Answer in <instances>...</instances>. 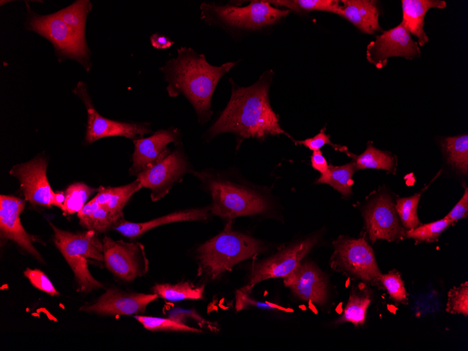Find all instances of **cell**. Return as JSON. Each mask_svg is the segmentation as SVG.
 <instances>
[{
	"label": "cell",
	"mask_w": 468,
	"mask_h": 351,
	"mask_svg": "<svg viewBox=\"0 0 468 351\" xmlns=\"http://www.w3.org/2000/svg\"><path fill=\"white\" fill-rule=\"evenodd\" d=\"M266 71L254 85H236L232 79L230 99L219 118L208 130L210 137L233 132L242 139H263L269 135L286 134L268 99L272 74Z\"/></svg>",
	"instance_id": "1"
},
{
	"label": "cell",
	"mask_w": 468,
	"mask_h": 351,
	"mask_svg": "<svg viewBox=\"0 0 468 351\" xmlns=\"http://www.w3.org/2000/svg\"><path fill=\"white\" fill-rule=\"evenodd\" d=\"M226 62L219 67L209 64L203 54L188 47L177 50V56L167 61L160 70L167 82L170 97L184 95L193 105L200 123L207 122L212 111L211 99L220 78L234 67Z\"/></svg>",
	"instance_id": "2"
},
{
	"label": "cell",
	"mask_w": 468,
	"mask_h": 351,
	"mask_svg": "<svg viewBox=\"0 0 468 351\" xmlns=\"http://www.w3.org/2000/svg\"><path fill=\"white\" fill-rule=\"evenodd\" d=\"M231 221L223 231L198 248V275L217 279L237 263L254 258L264 250L259 240L233 230Z\"/></svg>",
	"instance_id": "3"
},
{
	"label": "cell",
	"mask_w": 468,
	"mask_h": 351,
	"mask_svg": "<svg viewBox=\"0 0 468 351\" xmlns=\"http://www.w3.org/2000/svg\"><path fill=\"white\" fill-rule=\"evenodd\" d=\"M50 225L54 232V244L72 270L78 290L90 292L103 288L88 268V259L104 261L103 243L97 232L88 230L72 233L60 229L52 223Z\"/></svg>",
	"instance_id": "4"
},
{
	"label": "cell",
	"mask_w": 468,
	"mask_h": 351,
	"mask_svg": "<svg viewBox=\"0 0 468 351\" xmlns=\"http://www.w3.org/2000/svg\"><path fill=\"white\" fill-rule=\"evenodd\" d=\"M212 204V214L222 219L252 216L267 210L268 203L257 193L221 179H208Z\"/></svg>",
	"instance_id": "5"
},
{
	"label": "cell",
	"mask_w": 468,
	"mask_h": 351,
	"mask_svg": "<svg viewBox=\"0 0 468 351\" xmlns=\"http://www.w3.org/2000/svg\"><path fill=\"white\" fill-rule=\"evenodd\" d=\"M27 28L48 39L60 57L75 59L88 68L89 49L85 36L68 26L56 13L39 15L31 12Z\"/></svg>",
	"instance_id": "6"
},
{
	"label": "cell",
	"mask_w": 468,
	"mask_h": 351,
	"mask_svg": "<svg viewBox=\"0 0 468 351\" xmlns=\"http://www.w3.org/2000/svg\"><path fill=\"white\" fill-rule=\"evenodd\" d=\"M202 16L212 15L225 25L255 30L275 23L289 13L288 10L273 7L268 1H251L243 7L202 4Z\"/></svg>",
	"instance_id": "7"
},
{
	"label": "cell",
	"mask_w": 468,
	"mask_h": 351,
	"mask_svg": "<svg viewBox=\"0 0 468 351\" xmlns=\"http://www.w3.org/2000/svg\"><path fill=\"white\" fill-rule=\"evenodd\" d=\"M331 266L364 282H377L381 274L373 251L364 238H340L333 242Z\"/></svg>",
	"instance_id": "8"
},
{
	"label": "cell",
	"mask_w": 468,
	"mask_h": 351,
	"mask_svg": "<svg viewBox=\"0 0 468 351\" xmlns=\"http://www.w3.org/2000/svg\"><path fill=\"white\" fill-rule=\"evenodd\" d=\"M106 268L124 282L134 281L149 270V260L144 247L139 242L114 240L105 236L102 240Z\"/></svg>",
	"instance_id": "9"
},
{
	"label": "cell",
	"mask_w": 468,
	"mask_h": 351,
	"mask_svg": "<svg viewBox=\"0 0 468 351\" xmlns=\"http://www.w3.org/2000/svg\"><path fill=\"white\" fill-rule=\"evenodd\" d=\"M74 92L84 102L87 109L85 142L90 144L104 137L116 136L135 139L151 132L149 123H124L101 116L93 107L84 83L79 82Z\"/></svg>",
	"instance_id": "10"
},
{
	"label": "cell",
	"mask_w": 468,
	"mask_h": 351,
	"mask_svg": "<svg viewBox=\"0 0 468 351\" xmlns=\"http://www.w3.org/2000/svg\"><path fill=\"white\" fill-rule=\"evenodd\" d=\"M315 242V238L306 239L282 250L269 259L254 263L248 284L240 291L249 294L253 287L261 281L287 277L298 267L303 258Z\"/></svg>",
	"instance_id": "11"
},
{
	"label": "cell",
	"mask_w": 468,
	"mask_h": 351,
	"mask_svg": "<svg viewBox=\"0 0 468 351\" xmlns=\"http://www.w3.org/2000/svg\"><path fill=\"white\" fill-rule=\"evenodd\" d=\"M48 161L41 156L32 160L15 165L9 171L18 179L25 200L34 205L50 207L54 205L55 193L46 175Z\"/></svg>",
	"instance_id": "12"
},
{
	"label": "cell",
	"mask_w": 468,
	"mask_h": 351,
	"mask_svg": "<svg viewBox=\"0 0 468 351\" xmlns=\"http://www.w3.org/2000/svg\"><path fill=\"white\" fill-rule=\"evenodd\" d=\"M190 165L184 153L177 149L152 167L139 172L137 179L142 187L151 190L152 201L163 198L186 173Z\"/></svg>",
	"instance_id": "13"
},
{
	"label": "cell",
	"mask_w": 468,
	"mask_h": 351,
	"mask_svg": "<svg viewBox=\"0 0 468 351\" xmlns=\"http://www.w3.org/2000/svg\"><path fill=\"white\" fill-rule=\"evenodd\" d=\"M420 50L411 34L401 22L398 26L383 32L367 46V60L378 69H382L390 57L413 59L419 56Z\"/></svg>",
	"instance_id": "14"
},
{
	"label": "cell",
	"mask_w": 468,
	"mask_h": 351,
	"mask_svg": "<svg viewBox=\"0 0 468 351\" xmlns=\"http://www.w3.org/2000/svg\"><path fill=\"white\" fill-rule=\"evenodd\" d=\"M158 298L154 293H128L111 288L92 303L82 305L80 310L111 317L141 315L145 312L147 305Z\"/></svg>",
	"instance_id": "15"
},
{
	"label": "cell",
	"mask_w": 468,
	"mask_h": 351,
	"mask_svg": "<svg viewBox=\"0 0 468 351\" xmlns=\"http://www.w3.org/2000/svg\"><path fill=\"white\" fill-rule=\"evenodd\" d=\"M25 208L23 200L13 195L0 196V231L3 238L16 243L21 249L39 261L43 260L34 245L36 237L29 235L23 228L20 214Z\"/></svg>",
	"instance_id": "16"
},
{
	"label": "cell",
	"mask_w": 468,
	"mask_h": 351,
	"mask_svg": "<svg viewBox=\"0 0 468 351\" xmlns=\"http://www.w3.org/2000/svg\"><path fill=\"white\" fill-rule=\"evenodd\" d=\"M364 216L372 242L378 239L393 241L404 233L395 205L387 195H380L373 200L365 209Z\"/></svg>",
	"instance_id": "17"
},
{
	"label": "cell",
	"mask_w": 468,
	"mask_h": 351,
	"mask_svg": "<svg viewBox=\"0 0 468 351\" xmlns=\"http://www.w3.org/2000/svg\"><path fill=\"white\" fill-rule=\"evenodd\" d=\"M179 139V131L171 128L158 130L150 137L134 140L135 150L130 174L137 175L160 163L170 153L167 145L172 142L178 143Z\"/></svg>",
	"instance_id": "18"
},
{
	"label": "cell",
	"mask_w": 468,
	"mask_h": 351,
	"mask_svg": "<svg viewBox=\"0 0 468 351\" xmlns=\"http://www.w3.org/2000/svg\"><path fill=\"white\" fill-rule=\"evenodd\" d=\"M284 284L299 298L322 305L327 296L326 282L320 270L311 263L300 264Z\"/></svg>",
	"instance_id": "19"
},
{
	"label": "cell",
	"mask_w": 468,
	"mask_h": 351,
	"mask_svg": "<svg viewBox=\"0 0 468 351\" xmlns=\"http://www.w3.org/2000/svg\"><path fill=\"white\" fill-rule=\"evenodd\" d=\"M209 207L187 209L177 211L148 221L139 223L122 219L113 230H117L123 236L129 238H137L148 230L164 224L205 220L209 216Z\"/></svg>",
	"instance_id": "20"
},
{
	"label": "cell",
	"mask_w": 468,
	"mask_h": 351,
	"mask_svg": "<svg viewBox=\"0 0 468 351\" xmlns=\"http://www.w3.org/2000/svg\"><path fill=\"white\" fill-rule=\"evenodd\" d=\"M402 25L406 30L418 39L420 46H424L429 40L423 27L425 16L430 8H444L446 3L439 0H403Z\"/></svg>",
	"instance_id": "21"
},
{
	"label": "cell",
	"mask_w": 468,
	"mask_h": 351,
	"mask_svg": "<svg viewBox=\"0 0 468 351\" xmlns=\"http://www.w3.org/2000/svg\"><path fill=\"white\" fill-rule=\"evenodd\" d=\"M340 15L353 24L364 33L373 34L381 31L378 22L379 12L376 1H340Z\"/></svg>",
	"instance_id": "22"
},
{
	"label": "cell",
	"mask_w": 468,
	"mask_h": 351,
	"mask_svg": "<svg viewBox=\"0 0 468 351\" xmlns=\"http://www.w3.org/2000/svg\"><path fill=\"white\" fill-rule=\"evenodd\" d=\"M142 188L141 183L135 181L118 187L99 186L94 198L112 212L123 216V209L133 194Z\"/></svg>",
	"instance_id": "23"
},
{
	"label": "cell",
	"mask_w": 468,
	"mask_h": 351,
	"mask_svg": "<svg viewBox=\"0 0 468 351\" xmlns=\"http://www.w3.org/2000/svg\"><path fill=\"white\" fill-rule=\"evenodd\" d=\"M153 291L168 301L183 300H197L202 298L204 286L197 287L189 282H179L175 284H156Z\"/></svg>",
	"instance_id": "24"
},
{
	"label": "cell",
	"mask_w": 468,
	"mask_h": 351,
	"mask_svg": "<svg viewBox=\"0 0 468 351\" xmlns=\"http://www.w3.org/2000/svg\"><path fill=\"white\" fill-rule=\"evenodd\" d=\"M371 301L370 293L367 290L353 291L337 323L351 322L355 326L363 324Z\"/></svg>",
	"instance_id": "25"
},
{
	"label": "cell",
	"mask_w": 468,
	"mask_h": 351,
	"mask_svg": "<svg viewBox=\"0 0 468 351\" xmlns=\"http://www.w3.org/2000/svg\"><path fill=\"white\" fill-rule=\"evenodd\" d=\"M355 170L354 162L340 166L329 165L328 174L321 176L316 183L329 184L342 195L347 196L352 192V176Z\"/></svg>",
	"instance_id": "26"
},
{
	"label": "cell",
	"mask_w": 468,
	"mask_h": 351,
	"mask_svg": "<svg viewBox=\"0 0 468 351\" xmlns=\"http://www.w3.org/2000/svg\"><path fill=\"white\" fill-rule=\"evenodd\" d=\"M448 161L462 174L468 172V135L448 137L442 142Z\"/></svg>",
	"instance_id": "27"
},
{
	"label": "cell",
	"mask_w": 468,
	"mask_h": 351,
	"mask_svg": "<svg viewBox=\"0 0 468 351\" xmlns=\"http://www.w3.org/2000/svg\"><path fill=\"white\" fill-rule=\"evenodd\" d=\"M347 154L354 159L356 170L372 168L391 171L394 165L393 158L390 153L371 145L359 156L351 153Z\"/></svg>",
	"instance_id": "28"
},
{
	"label": "cell",
	"mask_w": 468,
	"mask_h": 351,
	"mask_svg": "<svg viewBox=\"0 0 468 351\" xmlns=\"http://www.w3.org/2000/svg\"><path fill=\"white\" fill-rule=\"evenodd\" d=\"M268 1L274 4L275 7H285L298 12L320 11L340 15L341 11L340 1L337 0H274Z\"/></svg>",
	"instance_id": "29"
},
{
	"label": "cell",
	"mask_w": 468,
	"mask_h": 351,
	"mask_svg": "<svg viewBox=\"0 0 468 351\" xmlns=\"http://www.w3.org/2000/svg\"><path fill=\"white\" fill-rule=\"evenodd\" d=\"M91 7L89 1L79 0L56 13L68 26L85 36V20Z\"/></svg>",
	"instance_id": "30"
},
{
	"label": "cell",
	"mask_w": 468,
	"mask_h": 351,
	"mask_svg": "<svg viewBox=\"0 0 468 351\" xmlns=\"http://www.w3.org/2000/svg\"><path fill=\"white\" fill-rule=\"evenodd\" d=\"M122 219L123 216L112 212L103 205H99L89 216L79 221L81 225L88 230L104 233L113 230Z\"/></svg>",
	"instance_id": "31"
},
{
	"label": "cell",
	"mask_w": 468,
	"mask_h": 351,
	"mask_svg": "<svg viewBox=\"0 0 468 351\" xmlns=\"http://www.w3.org/2000/svg\"><path fill=\"white\" fill-rule=\"evenodd\" d=\"M97 191L83 183H74L64 191L65 199L62 210L65 214L78 213L85 205L88 198Z\"/></svg>",
	"instance_id": "32"
},
{
	"label": "cell",
	"mask_w": 468,
	"mask_h": 351,
	"mask_svg": "<svg viewBox=\"0 0 468 351\" xmlns=\"http://www.w3.org/2000/svg\"><path fill=\"white\" fill-rule=\"evenodd\" d=\"M135 318L141 323L146 329L151 331H173L202 333V331L198 329L189 326L186 324L170 317L162 318L135 315Z\"/></svg>",
	"instance_id": "33"
},
{
	"label": "cell",
	"mask_w": 468,
	"mask_h": 351,
	"mask_svg": "<svg viewBox=\"0 0 468 351\" xmlns=\"http://www.w3.org/2000/svg\"><path fill=\"white\" fill-rule=\"evenodd\" d=\"M453 223L446 219L433 221L429 223L419 225L409 229L406 233L408 238H413L417 242L426 241L428 242L437 240L439 235Z\"/></svg>",
	"instance_id": "34"
},
{
	"label": "cell",
	"mask_w": 468,
	"mask_h": 351,
	"mask_svg": "<svg viewBox=\"0 0 468 351\" xmlns=\"http://www.w3.org/2000/svg\"><path fill=\"white\" fill-rule=\"evenodd\" d=\"M420 193L397 200L395 209L404 228L408 230L420 225L417 215V207L420 201Z\"/></svg>",
	"instance_id": "35"
},
{
	"label": "cell",
	"mask_w": 468,
	"mask_h": 351,
	"mask_svg": "<svg viewBox=\"0 0 468 351\" xmlns=\"http://www.w3.org/2000/svg\"><path fill=\"white\" fill-rule=\"evenodd\" d=\"M379 281L384 286L392 300L397 302L406 303L407 293L404 282L397 271L392 270L387 274H380Z\"/></svg>",
	"instance_id": "36"
},
{
	"label": "cell",
	"mask_w": 468,
	"mask_h": 351,
	"mask_svg": "<svg viewBox=\"0 0 468 351\" xmlns=\"http://www.w3.org/2000/svg\"><path fill=\"white\" fill-rule=\"evenodd\" d=\"M446 311L453 314L468 315V283L452 288L448 294Z\"/></svg>",
	"instance_id": "37"
},
{
	"label": "cell",
	"mask_w": 468,
	"mask_h": 351,
	"mask_svg": "<svg viewBox=\"0 0 468 351\" xmlns=\"http://www.w3.org/2000/svg\"><path fill=\"white\" fill-rule=\"evenodd\" d=\"M24 275L28 279L32 285L39 290L52 296L60 295V293L56 290L51 281L41 270L27 268L24 271Z\"/></svg>",
	"instance_id": "38"
},
{
	"label": "cell",
	"mask_w": 468,
	"mask_h": 351,
	"mask_svg": "<svg viewBox=\"0 0 468 351\" xmlns=\"http://www.w3.org/2000/svg\"><path fill=\"white\" fill-rule=\"evenodd\" d=\"M169 317L184 324H186V319L190 318L196 321V322L202 327L206 326V328H208L212 331H214L216 329L212 324L206 321L193 310H186L179 308H172L169 312Z\"/></svg>",
	"instance_id": "39"
},
{
	"label": "cell",
	"mask_w": 468,
	"mask_h": 351,
	"mask_svg": "<svg viewBox=\"0 0 468 351\" xmlns=\"http://www.w3.org/2000/svg\"><path fill=\"white\" fill-rule=\"evenodd\" d=\"M304 145L309 149L315 151H318L325 144H330L335 150L340 151H346L347 147L333 144L330 141V136L325 134L324 129H322L317 135L312 138H308L303 141L296 142Z\"/></svg>",
	"instance_id": "40"
},
{
	"label": "cell",
	"mask_w": 468,
	"mask_h": 351,
	"mask_svg": "<svg viewBox=\"0 0 468 351\" xmlns=\"http://www.w3.org/2000/svg\"><path fill=\"white\" fill-rule=\"evenodd\" d=\"M248 305L258 306L262 308L267 309H276L282 311L291 312L292 310L289 308H285L284 307L280 306L277 304H274L269 302L261 303L256 301L248 297V294H245L238 290L236 292V308L237 310H240Z\"/></svg>",
	"instance_id": "41"
},
{
	"label": "cell",
	"mask_w": 468,
	"mask_h": 351,
	"mask_svg": "<svg viewBox=\"0 0 468 351\" xmlns=\"http://www.w3.org/2000/svg\"><path fill=\"white\" fill-rule=\"evenodd\" d=\"M468 214V189L465 188L464 193L457 203L453 207L450 212L445 216L452 223L459 219L465 218Z\"/></svg>",
	"instance_id": "42"
},
{
	"label": "cell",
	"mask_w": 468,
	"mask_h": 351,
	"mask_svg": "<svg viewBox=\"0 0 468 351\" xmlns=\"http://www.w3.org/2000/svg\"><path fill=\"white\" fill-rule=\"evenodd\" d=\"M312 167L321 173V176H326L329 172V165L320 150L313 151L311 156Z\"/></svg>",
	"instance_id": "43"
},
{
	"label": "cell",
	"mask_w": 468,
	"mask_h": 351,
	"mask_svg": "<svg viewBox=\"0 0 468 351\" xmlns=\"http://www.w3.org/2000/svg\"><path fill=\"white\" fill-rule=\"evenodd\" d=\"M152 46L158 49H165L173 45L174 42L170 41L166 36L158 34H153L151 38Z\"/></svg>",
	"instance_id": "44"
},
{
	"label": "cell",
	"mask_w": 468,
	"mask_h": 351,
	"mask_svg": "<svg viewBox=\"0 0 468 351\" xmlns=\"http://www.w3.org/2000/svg\"><path fill=\"white\" fill-rule=\"evenodd\" d=\"M64 199H65L64 192L55 193L54 205L62 209L64 202Z\"/></svg>",
	"instance_id": "45"
}]
</instances>
